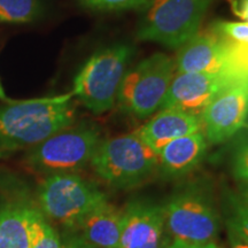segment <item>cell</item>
<instances>
[{
  "label": "cell",
  "instance_id": "6da1fadb",
  "mask_svg": "<svg viewBox=\"0 0 248 248\" xmlns=\"http://www.w3.org/2000/svg\"><path fill=\"white\" fill-rule=\"evenodd\" d=\"M73 92L28 100L9 99L0 106V157L30 150L73 125Z\"/></svg>",
  "mask_w": 248,
  "mask_h": 248
},
{
  "label": "cell",
  "instance_id": "7a4b0ae2",
  "mask_svg": "<svg viewBox=\"0 0 248 248\" xmlns=\"http://www.w3.org/2000/svg\"><path fill=\"white\" fill-rule=\"evenodd\" d=\"M175 63L177 73L216 74L232 84L248 83V44L229 38L213 24L182 46Z\"/></svg>",
  "mask_w": 248,
  "mask_h": 248
},
{
  "label": "cell",
  "instance_id": "3957f363",
  "mask_svg": "<svg viewBox=\"0 0 248 248\" xmlns=\"http://www.w3.org/2000/svg\"><path fill=\"white\" fill-rule=\"evenodd\" d=\"M132 54L133 48L125 44L108 46L95 52L74 79V97L97 115L110 110L117 101Z\"/></svg>",
  "mask_w": 248,
  "mask_h": 248
},
{
  "label": "cell",
  "instance_id": "277c9868",
  "mask_svg": "<svg viewBox=\"0 0 248 248\" xmlns=\"http://www.w3.org/2000/svg\"><path fill=\"white\" fill-rule=\"evenodd\" d=\"M90 164L108 184L129 188L141 184L155 171L159 155L132 132L100 140Z\"/></svg>",
  "mask_w": 248,
  "mask_h": 248
},
{
  "label": "cell",
  "instance_id": "5b68a950",
  "mask_svg": "<svg viewBox=\"0 0 248 248\" xmlns=\"http://www.w3.org/2000/svg\"><path fill=\"white\" fill-rule=\"evenodd\" d=\"M107 198L95 185L74 173H54L43 181L38 190L40 212L46 218L67 228L80 222Z\"/></svg>",
  "mask_w": 248,
  "mask_h": 248
},
{
  "label": "cell",
  "instance_id": "8992f818",
  "mask_svg": "<svg viewBox=\"0 0 248 248\" xmlns=\"http://www.w3.org/2000/svg\"><path fill=\"white\" fill-rule=\"evenodd\" d=\"M213 0H152L139 24L140 40L182 47L198 31Z\"/></svg>",
  "mask_w": 248,
  "mask_h": 248
},
{
  "label": "cell",
  "instance_id": "52a82bcc",
  "mask_svg": "<svg viewBox=\"0 0 248 248\" xmlns=\"http://www.w3.org/2000/svg\"><path fill=\"white\" fill-rule=\"evenodd\" d=\"M100 140L94 126L70 125L31 147L24 160L29 168L38 172L73 173L91 162Z\"/></svg>",
  "mask_w": 248,
  "mask_h": 248
},
{
  "label": "cell",
  "instance_id": "ba28073f",
  "mask_svg": "<svg viewBox=\"0 0 248 248\" xmlns=\"http://www.w3.org/2000/svg\"><path fill=\"white\" fill-rule=\"evenodd\" d=\"M176 63L163 53H154L126 71L121 84L117 102L121 110L145 119L162 106Z\"/></svg>",
  "mask_w": 248,
  "mask_h": 248
},
{
  "label": "cell",
  "instance_id": "9c48e42d",
  "mask_svg": "<svg viewBox=\"0 0 248 248\" xmlns=\"http://www.w3.org/2000/svg\"><path fill=\"white\" fill-rule=\"evenodd\" d=\"M164 224L176 240L201 245L212 243L218 232V217L202 194L184 192L163 208Z\"/></svg>",
  "mask_w": 248,
  "mask_h": 248
},
{
  "label": "cell",
  "instance_id": "30bf717a",
  "mask_svg": "<svg viewBox=\"0 0 248 248\" xmlns=\"http://www.w3.org/2000/svg\"><path fill=\"white\" fill-rule=\"evenodd\" d=\"M248 119V83L223 89L200 116L202 132L210 144L233 137Z\"/></svg>",
  "mask_w": 248,
  "mask_h": 248
},
{
  "label": "cell",
  "instance_id": "8fae6325",
  "mask_svg": "<svg viewBox=\"0 0 248 248\" xmlns=\"http://www.w3.org/2000/svg\"><path fill=\"white\" fill-rule=\"evenodd\" d=\"M230 85L233 84L216 74L177 73L161 108H175L200 117L209 102Z\"/></svg>",
  "mask_w": 248,
  "mask_h": 248
},
{
  "label": "cell",
  "instance_id": "7c38bea8",
  "mask_svg": "<svg viewBox=\"0 0 248 248\" xmlns=\"http://www.w3.org/2000/svg\"><path fill=\"white\" fill-rule=\"evenodd\" d=\"M164 228L162 207L132 203L123 210V225L117 248H159Z\"/></svg>",
  "mask_w": 248,
  "mask_h": 248
},
{
  "label": "cell",
  "instance_id": "4fadbf2b",
  "mask_svg": "<svg viewBox=\"0 0 248 248\" xmlns=\"http://www.w3.org/2000/svg\"><path fill=\"white\" fill-rule=\"evenodd\" d=\"M198 131H202L200 117L175 108H163L135 132L159 153L170 141Z\"/></svg>",
  "mask_w": 248,
  "mask_h": 248
},
{
  "label": "cell",
  "instance_id": "5bb4252c",
  "mask_svg": "<svg viewBox=\"0 0 248 248\" xmlns=\"http://www.w3.org/2000/svg\"><path fill=\"white\" fill-rule=\"evenodd\" d=\"M31 201L21 192L0 199V248H30Z\"/></svg>",
  "mask_w": 248,
  "mask_h": 248
},
{
  "label": "cell",
  "instance_id": "9a60e30c",
  "mask_svg": "<svg viewBox=\"0 0 248 248\" xmlns=\"http://www.w3.org/2000/svg\"><path fill=\"white\" fill-rule=\"evenodd\" d=\"M123 225V212L108 201L93 209L76 230L91 248H117Z\"/></svg>",
  "mask_w": 248,
  "mask_h": 248
},
{
  "label": "cell",
  "instance_id": "2e32d148",
  "mask_svg": "<svg viewBox=\"0 0 248 248\" xmlns=\"http://www.w3.org/2000/svg\"><path fill=\"white\" fill-rule=\"evenodd\" d=\"M207 140L202 131L184 136L167 144L159 155V167L168 176H182L190 172L202 161Z\"/></svg>",
  "mask_w": 248,
  "mask_h": 248
},
{
  "label": "cell",
  "instance_id": "e0dca14e",
  "mask_svg": "<svg viewBox=\"0 0 248 248\" xmlns=\"http://www.w3.org/2000/svg\"><path fill=\"white\" fill-rule=\"evenodd\" d=\"M30 248H62L58 232L49 224L44 214L31 203L29 208Z\"/></svg>",
  "mask_w": 248,
  "mask_h": 248
},
{
  "label": "cell",
  "instance_id": "ac0fdd59",
  "mask_svg": "<svg viewBox=\"0 0 248 248\" xmlns=\"http://www.w3.org/2000/svg\"><path fill=\"white\" fill-rule=\"evenodd\" d=\"M42 12L39 0H0V22L29 23Z\"/></svg>",
  "mask_w": 248,
  "mask_h": 248
},
{
  "label": "cell",
  "instance_id": "d6986e66",
  "mask_svg": "<svg viewBox=\"0 0 248 248\" xmlns=\"http://www.w3.org/2000/svg\"><path fill=\"white\" fill-rule=\"evenodd\" d=\"M229 233L248 245V209L238 202L234 204L233 215L228 221Z\"/></svg>",
  "mask_w": 248,
  "mask_h": 248
},
{
  "label": "cell",
  "instance_id": "ffe728a7",
  "mask_svg": "<svg viewBox=\"0 0 248 248\" xmlns=\"http://www.w3.org/2000/svg\"><path fill=\"white\" fill-rule=\"evenodd\" d=\"M82 2L97 11H124L144 7L150 0H82Z\"/></svg>",
  "mask_w": 248,
  "mask_h": 248
},
{
  "label": "cell",
  "instance_id": "44dd1931",
  "mask_svg": "<svg viewBox=\"0 0 248 248\" xmlns=\"http://www.w3.org/2000/svg\"><path fill=\"white\" fill-rule=\"evenodd\" d=\"M219 32L229 38L237 40L239 43L248 44V23L247 22H228V21H218L213 23Z\"/></svg>",
  "mask_w": 248,
  "mask_h": 248
},
{
  "label": "cell",
  "instance_id": "7402d4cb",
  "mask_svg": "<svg viewBox=\"0 0 248 248\" xmlns=\"http://www.w3.org/2000/svg\"><path fill=\"white\" fill-rule=\"evenodd\" d=\"M232 170L235 178L241 182L248 181V142L240 145L234 153Z\"/></svg>",
  "mask_w": 248,
  "mask_h": 248
},
{
  "label": "cell",
  "instance_id": "603a6c76",
  "mask_svg": "<svg viewBox=\"0 0 248 248\" xmlns=\"http://www.w3.org/2000/svg\"><path fill=\"white\" fill-rule=\"evenodd\" d=\"M232 12L248 23V0H230Z\"/></svg>",
  "mask_w": 248,
  "mask_h": 248
},
{
  "label": "cell",
  "instance_id": "cb8c5ba5",
  "mask_svg": "<svg viewBox=\"0 0 248 248\" xmlns=\"http://www.w3.org/2000/svg\"><path fill=\"white\" fill-rule=\"evenodd\" d=\"M241 206H244L245 208L248 209V181L243 182L240 190V200L238 201Z\"/></svg>",
  "mask_w": 248,
  "mask_h": 248
},
{
  "label": "cell",
  "instance_id": "d4e9b609",
  "mask_svg": "<svg viewBox=\"0 0 248 248\" xmlns=\"http://www.w3.org/2000/svg\"><path fill=\"white\" fill-rule=\"evenodd\" d=\"M62 248H91L86 245L82 239L71 240L66 245H62Z\"/></svg>",
  "mask_w": 248,
  "mask_h": 248
},
{
  "label": "cell",
  "instance_id": "484cf974",
  "mask_svg": "<svg viewBox=\"0 0 248 248\" xmlns=\"http://www.w3.org/2000/svg\"><path fill=\"white\" fill-rule=\"evenodd\" d=\"M230 248H248V245L230 234Z\"/></svg>",
  "mask_w": 248,
  "mask_h": 248
},
{
  "label": "cell",
  "instance_id": "4316f807",
  "mask_svg": "<svg viewBox=\"0 0 248 248\" xmlns=\"http://www.w3.org/2000/svg\"><path fill=\"white\" fill-rule=\"evenodd\" d=\"M186 248H218L214 244V241L212 243H207V244H201V245H194V244H187V247Z\"/></svg>",
  "mask_w": 248,
  "mask_h": 248
},
{
  "label": "cell",
  "instance_id": "83f0119b",
  "mask_svg": "<svg viewBox=\"0 0 248 248\" xmlns=\"http://www.w3.org/2000/svg\"><path fill=\"white\" fill-rule=\"evenodd\" d=\"M0 99H1V100H4V101L9 100V99L7 98V95H6V93L4 91V88H2V85H1V83H0Z\"/></svg>",
  "mask_w": 248,
  "mask_h": 248
}]
</instances>
